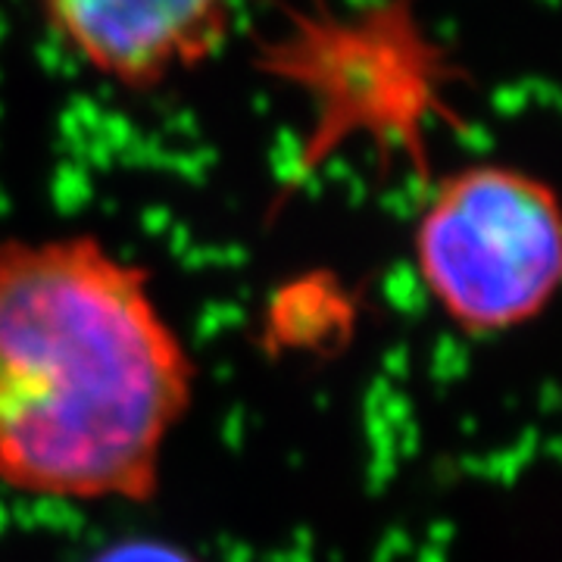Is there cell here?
Instances as JSON below:
<instances>
[{"instance_id": "1", "label": "cell", "mask_w": 562, "mask_h": 562, "mask_svg": "<svg viewBox=\"0 0 562 562\" xmlns=\"http://www.w3.org/2000/svg\"><path fill=\"white\" fill-rule=\"evenodd\" d=\"M198 360L147 266L98 235L0 241V487L150 503Z\"/></svg>"}, {"instance_id": "2", "label": "cell", "mask_w": 562, "mask_h": 562, "mask_svg": "<svg viewBox=\"0 0 562 562\" xmlns=\"http://www.w3.org/2000/svg\"><path fill=\"white\" fill-rule=\"evenodd\" d=\"M409 247L425 297L453 331L503 338L541 319L560 294V198L528 169L472 162L435 181Z\"/></svg>"}, {"instance_id": "3", "label": "cell", "mask_w": 562, "mask_h": 562, "mask_svg": "<svg viewBox=\"0 0 562 562\" xmlns=\"http://www.w3.org/2000/svg\"><path fill=\"white\" fill-rule=\"evenodd\" d=\"M235 0H41L81 60L125 88H154L203 63L228 35Z\"/></svg>"}, {"instance_id": "4", "label": "cell", "mask_w": 562, "mask_h": 562, "mask_svg": "<svg viewBox=\"0 0 562 562\" xmlns=\"http://www.w3.org/2000/svg\"><path fill=\"white\" fill-rule=\"evenodd\" d=\"M85 562H206L188 543L166 535H122L98 547Z\"/></svg>"}]
</instances>
